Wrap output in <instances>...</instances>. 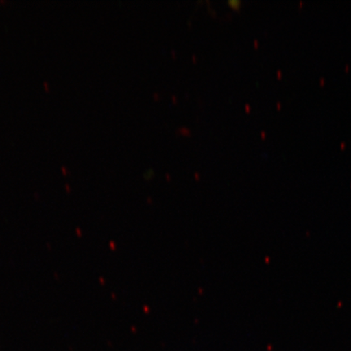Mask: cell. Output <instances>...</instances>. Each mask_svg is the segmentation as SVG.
Segmentation results:
<instances>
[{
  "instance_id": "cell-1",
  "label": "cell",
  "mask_w": 351,
  "mask_h": 351,
  "mask_svg": "<svg viewBox=\"0 0 351 351\" xmlns=\"http://www.w3.org/2000/svg\"><path fill=\"white\" fill-rule=\"evenodd\" d=\"M43 86L45 87L47 91L49 90V86H48V83L47 82H43Z\"/></svg>"
}]
</instances>
